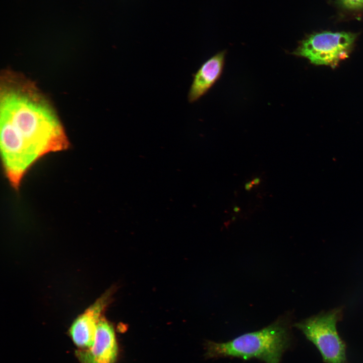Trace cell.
<instances>
[{
  "mask_svg": "<svg viewBox=\"0 0 363 363\" xmlns=\"http://www.w3.org/2000/svg\"><path fill=\"white\" fill-rule=\"evenodd\" d=\"M0 125L4 171L11 186L18 190L28 170L40 157L10 126L3 123Z\"/></svg>",
  "mask_w": 363,
  "mask_h": 363,
  "instance_id": "obj_5",
  "label": "cell"
},
{
  "mask_svg": "<svg viewBox=\"0 0 363 363\" xmlns=\"http://www.w3.org/2000/svg\"><path fill=\"white\" fill-rule=\"evenodd\" d=\"M109 294H104L77 317L71 325L69 333L79 349H86L92 344L98 322L106 307Z\"/></svg>",
  "mask_w": 363,
  "mask_h": 363,
  "instance_id": "obj_7",
  "label": "cell"
},
{
  "mask_svg": "<svg viewBox=\"0 0 363 363\" xmlns=\"http://www.w3.org/2000/svg\"><path fill=\"white\" fill-rule=\"evenodd\" d=\"M117 351L113 328L101 317L92 345L86 349L77 350L76 354L81 363H114Z\"/></svg>",
  "mask_w": 363,
  "mask_h": 363,
  "instance_id": "obj_6",
  "label": "cell"
},
{
  "mask_svg": "<svg viewBox=\"0 0 363 363\" xmlns=\"http://www.w3.org/2000/svg\"><path fill=\"white\" fill-rule=\"evenodd\" d=\"M335 3L339 8L345 11H363V0H335Z\"/></svg>",
  "mask_w": 363,
  "mask_h": 363,
  "instance_id": "obj_9",
  "label": "cell"
},
{
  "mask_svg": "<svg viewBox=\"0 0 363 363\" xmlns=\"http://www.w3.org/2000/svg\"><path fill=\"white\" fill-rule=\"evenodd\" d=\"M342 316V308H337L295 324L318 348L326 363H348L346 344L336 328L337 323Z\"/></svg>",
  "mask_w": 363,
  "mask_h": 363,
  "instance_id": "obj_3",
  "label": "cell"
},
{
  "mask_svg": "<svg viewBox=\"0 0 363 363\" xmlns=\"http://www.w3.org/2000/svg\"><path fill=\"white\" fill-rule=\"evenodd\" d=\"M226 51H220L205 61L193 74V81L188 94L192 103L206 94L219 80L222 73Z\"/></svg>",
  "mask_w": 363,
  "mask_h": 363,
  "instance_id": "obj_8",
  "label": "cell"
},
{
  "mask_svg": "<svg viewBox=\"0 0 363 363\" xmlns=\"http://www.w3.org/2000/svg\"><path fill=\"white\" fill-rule=\"evenodd\" d=\"M357 37L351 32L323 31L307 36L292 52L316 65L336 67L347 58Z\"/></svg>",
  "mask_w": 363,
  "mask_h": 363,
  "instance_id": "obj_4",
  "label": "cell"
},
{
  "mask_svg": "<svg viewBox=\"0 0 363 363\" xmlns=\"http://www.w3.org/2000/svg\"><path fill=\"white\" fill-rule=\"evenodd\" d=\"M253 186L254 185H253L252 181L249 182L247 183L246 184H245V189L246 191H250Z\"/></svg>",
  "mask_w": 363,
  "mask_h": 363,
  "instance_id": "obj_10",
  "label": "cell"
},
{
  "mask_svg": "<svg viewBox=\"0 0 363 363\" xmlns=\"http://www.w3.org/2000/svg\"><path fill=\"white\" fill-rule=\"evenodd\" d=\"M1 82V122L10 126L40 158L69 148L63 126L31 83L10 73Z\"/></svg>",
  "mask_w": 363,
  "mask_h": 363,
  "instance_id": "obj_1",
  "label": "cell"
},
{
  "mask_svg": "<svg viewBox=\"0 0 363 363\" xmlns=\"http://www.w3.org/2000/svg\"><path fill=\"white\" fill-rule=\"evenodd\" d=\"M260 178L259 177H256L254 178L252 181V183L253 185H258L260 183Z\"/></svg>",
  "mask_w": 363,
  "mask_h": 363,
  "instance_id": "obj_11",
  "label": "cell"
},
{
  "mask_svg": "<svg viewBox=\"0 0 363 363\" xmlns=\"http://www.w3.org/2000/svg\"><path fill=\"white\" fill-rule=\"evenodd\" d=\"M291 342L290 319L282 316L261 330L246 333L226 342L206 343L207 358H255L264 363H280Z\"/></svg>",
  "mask_w": 363,
  "mask_h": 363,
  "instance_id": "obj_2",
  "label": "cell"
},
{
  "mask_svg": "<svg viewBox=\"0 0 363 363\" xmlns=\"http://www.w3.org/2000/svg\"><path fill=\"white\" fill-rule=\"evenodd\" d=\"M233 211H234L235 212H238L240 211V209H239L238 207L235 206V207L233 208Z\"/></svg>",
  "mask_w": 363,
  "mask_h": 363,
  "instance_id": "obj_12",
  "label": "cell"
}]
</instances>
